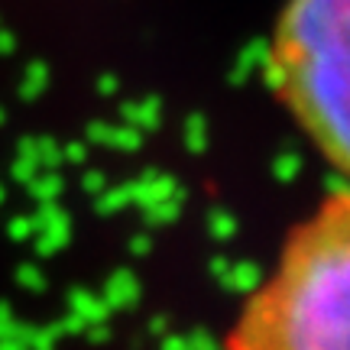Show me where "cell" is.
<instances>
[{
    "label": "cell",
    "instance_id": "6da1fadb",
    "mask_svg": "<svg viewBox=\"0 0 350 350\" xmlns=\"http://www.w3.org/2000/svg\"><path fill=\"white\" fill-rule=\"evenodd\" d=\"M227 350H350V191L331 195L288 234Z\"/></svg>",
    "mask_w": 350,
    "mask_h": 350
},
{
    "label": "cell",
    "instance_id": "7a4b0ae2",
    "mask_svg": "<svg viewBox=\"0 0 350 350\" xmlns=\"http://www.w3.org/2000/svg\"><path fill=\"white\" fill-rule=\"evenodd\" d=\"M269 75L314 146L350 175V0H288Z\"/></svg>",
    "mask_w": 350,
    "mask_h": 350
}]
</instances>
